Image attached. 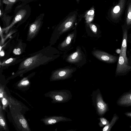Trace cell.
Segmentation results:
<instances>
[{
    "mask_svg": "<svg viewBox=\"0 0 131 131\" xmlns=\"http://www.w3.org/2000/svg\"><path fill=\"white\" fill-rule=\"evenodd\" d=\"M1 100L3 104V109L4 110L8 104V100L5 95Z\"/></svg>",
    "mask_w": 131,
    "mask_h": 131,
    "instance_id": "obj_21",
    "label": "cell"
},
{
    "mask_svg": "<svg viewBox=\"0 0 131 131\" xmlns=\"http://www.w3.org/2000/svg\"><path fill=\"white\" fill-rule=\"evenodd\" d=\"M14 59L13 58H10L6 61L4 63V64H8L14 61Z\"/></svg>",
    "mask_w": 131,
    "mask_h": 131,
    "instance_id": "obj_25",
    "label": "cell"
},
{
    "mask_svg": "<svg viewBox=\"0 0 131 131\" xmlns=\"http://www.w3.org/2000/svg\"><path fill=\"white\" fill-rule=\"evenodd\" d=\"M119 119V117L116 114H114L111 122L103 129V131H110L113 126Z\"/></svg>",
    "mask_w": 131,
    "mask_h": 131,
    "instance_id": "obj_16",
    "label": "cell"
},
{
    "mask_svg": "<svg viewBox=\"0 0 131 131\" xmlns=\"http://www.w3.org/2000/svg\"><path fill=\"white\" fill-rule=\"evenodd\" d=\"M46 125H50L60 122L72 121L70 118L63 116H52L46 117L41 120Z\"/></svg>",
    "mask_w": 131,
    "mask_h": 131,
    "instance_id": "obj_10",
    "label": "cell"
},
{
    "mask_svg": "<svg viewBox=\"0 0 131 131\" xmlns=\"http://www.w3.org/2000/svg\"><path fill=\"white\" fill-rule=\"evenodd\" d=\"M31 8L28 4L24 3L17 6L14 11V16L11 23L9 26L5 28L8 30L16 23L21 24L26 21L31 13Z\"/></svg>",
    "mask_w": 131,
    "mask_h": 131,
    "instance_id": "obj_2",
    "label": "cell"
},
{
    "mask_svg": "<svg viewBox=\"0 0 131 131\" xmlns=\"http://www.w3.org/2000/svg\"><path fill=\"white\" fill-rule=\"evenodd\" d=\"M116 103L121 107L131 106V91L124 93L118 98Z\"/></svg>",
    "mask_w": 131,
    "mask_h": 131,
    "instance_id": "obj_9",
    "label": "cell"
},
{
    "mask_svg": "<svg viewBox=\"0 0 131 131\" xmlns=\"http://www.w3.org/2000/svg\"><path fill=\"white\" fill-rule=\"evenodd\" d=\"M75 19V15L68 17L59 27L58 29L60 31V34L64 32L70 28L72 26Z\"/></svg>",
    "mask_w": 131,
    "mask_h": 131,
    "instance_id": "obj_11",
    "label": "cell"
},
{
    "mask_svg": "<svg viewBox=\"0 0 131 131\" xmlns=\"http://www.w3.org/2000/svg\"><path fill=\"white\" fill-rule=\"evenodd\" d=\"M127 31L125 30L123 33V40L121 48V53L124 57L126 62L128 64V60L126 55L127 48Z\"/></svg>",
    "mask_w": 131,
    "mask_h": 131,
    "instance_id": "obj_13",
    "label": "cell"
},
{
    "mask_svg": "<svg viewBox=\"0 0 131 131\" xmlns=\"http://www.w3.org/2000/svg\"><path fill=\"white\" fill-rule=\"evenodd\" d=\"M29 82L28 80L24 79L22 80L19 84V86H26L29 84Z\"/></svg>",
    "mask_w": 131,
    "mask_h": 131,
    "instance_id": "obj_22",
    "label": "cell"
},
{
    "mask_svg": "<svg viewBox=\"0 0 131 131\" xmlns=\"http://www.w3.org/2000/svg\"><path fill=\"white\" fill-rule=\"evenodd\" d=\"M47 96L52 99L53 103H64L71 99L72 95L71 92L68 90H57L51 91L47 93Z\"/></svg>",
    "mask_w": 131,
    "mask_h": 131,
    "instance_id": "obj_4",
    "label": "cell"
},
{
    "mask_svg": "<svg viewBox=\"0 0 131 131\" xmlns=\"http://www.w3.org/2000/svg\"><path fill=\"white\" fill-rule=\"evenodd\" d=\"M125 0H119L117 4L113 8L111 12L112 18L116 19L121 14L124 8Z\"/></svg>",
    "mask_w": 131,
    "mask_h": 131,
    "instance_id": "obj_12",
    "label": "cell"
},
{
    "mask_svg": "<svg viewBox=\"0 0 131 131\" xmlns=\"http://www.w3.org/2000/svg\"><path fill=\"white\" fill-rule=\"evenodd\" d=\"M125 114L127 117L131 118V112H127L125 113Z\"/></svg>",
    "mask_w": 131,
    "mask_h": 131,
    "instance_id": "obj_26",
    "label": "cell"
},
{
    "mask_svg": "<svg viewBox=\"0 0 131 131\" xmlns=\"http://www.w3.org/2000/svg\"><path fill=\"white\" fill-rule=\"evenodd\" d=\"M74 36V33L70 34L68 35L65 40L61 44V47L62 48H63L66 47L69 45Z\"/></svg>",
    "mask_w": 131,
    "mask_h": 131,
    "instance_id": "obj_17",
    "label": "cell"
},
{
    "mask_svg": "<svg viewBox=\"0 0 131 131\" xmlns=\"http://www.w3.org/2000/svg\"><path fill=\"white\" fill-rule=\"evenodd\" d=\"M100 119V122L99 123V125L100 127H103L105 125L106 126L109 123V121L104 117H101Z\"/></svg>",
    "mask_w": 131,
    "mask_h": 131,
    "instance_id": "obj_20",
    "label": "cell"
},
{
    "mask_svg": "<svg viewBox=\"0 0 131 131\" xmlns=\"http://www.w3.org/2000/svg\"><path fill=\"white\" fill-rule=\"evenodd\" d=\"M4 54V52L3 51H1L0 55L1 56H3Z\"/></svg>",
    "mask_w": 131,
    "mask_h": 131,
    "instance_id": "obj_27",
    "label": "cell"
},
{
    "mask_svg": "<svg viewBox=\"0 0 131 131\" xmlns=\"http://www.w3.org/2000/svg\"><path fill=\"white\" fill-rule=\"evenodd\" d=\"M94 15V11L93 10H90L86 13L85 16L88 23H90L93 19Z\"/></svg>",
    "mask_w": 131,
    "mask_h": 131,
    "instance_id": "obj_18",
    "label": "cell"
},
{
    "mask_svg": "<svg viewBox=\"0 0 131 131\" xmlns=\"http://www.w3.org/2000/svg\"><path fill=\"white\" fill-rule=\"evenodd\" d=\"M0 125L1 127L3 128L4 130H8L6 121L2 111V108L1 104L0 106Z\"/></svg>",
    "mask_w": 131,
    "mask_h": 131,
    "instance_id": "obj_15",
    "label": "cell"
},
{
    "mask_svg": "<svg viewBox=\"0 0 131 131\" xmlns=\"http://www.w3.org/2000/svg\"><path fill=\"white\" fill-rule=\"evenodd\" d=\"M49 51V48L47 47L24 60L20 64L17 73L25 72L51 61L53 57L50 56Z\"/></svg>",
    "mask_w": 131,
    "mask_h": 131,
    "instance_id": "obj_1",
    "label": "cell"
},
{
    "mask_svg": "<svg viewBox=\"0 0 131 131\" xmlns=\"http://www.w3.org/2000/svg\"><path fill=\"white\" fill-rule=\"evenodd\" d=\"M13 52V53L19 55L21 53L20 49L19 48H18L17 49H14Z\"/></svg>",
    "mask_w": 131,
    "mask_h": 131,
    "instance_id": "obj_24",
    "label": "cell"
},
{
    "mask_svg": "<svg viewBox=\"0 0 131 131\" xmlns=\"http://www.w3.org/2000/svg\"><path fill=\"white\" fill-rule=\"evenodd\" d=\"M44 14H40L30 25L28 33L27 39L31 40L39 32L43 23Z\"/></svg>",
    "mask_w": 131,
    "mask_h": 131,
    "instance_id": "obj_5",
    "label": "cell"
},
{
    "mask_svg": "<svg viewBox=\"0 0 131 131\" xmlns=\"http://www.w3.org/2000/svg\"><path fill=\"white\" fill-rule=\"evenodd\" d=\"M92 99L97 114L100 117L103 116L108 110V104L103 100L99 89L93 92Z\"/></svg>",
    "mask_w": 131,
    "mask_h": 131,
    "instance_id": "obj_3",
    "label": "cell"
},
{
    "mask_svg": "<svg viewBox=\"0 0 131 131\" xmlns=\"http://www.w3.org/2000/svg\"><path fill=\"white\" fill-rule=\"evenodd\" d=\"M82 54L81 51L79 49H77L75 52L68 57L67 61L71 63H75L80 60Z\"/></svg>",
    "mask_w": 131,
    "mask_h": 131,
    "instance_id": "obj_14",
    "label": "cell"
},
{
    "mask_svg": "<svg viewBox=\"0 0 131 131\" xmlns=\"http://www.w3.org/2000/svg\"><path fill=\"white\" fill-rule=\"evenodd\" d=\"M126 23L128 26L131 24V3L129 4L128 9Z\"/></svg>",
    "mask_w": 131,
    "mask_h": 131,
    "instance_id": "obj_19",
    "label": "cell"
},
{
    "mask_svg": "<svg viewBox=\"0 0 131 131\" xmlns=\"http://www.w3.org/2000/svg\"><path fill=\"white\" fill-rule=\"evenodd\" d=\"M74 69L64 68L57 70L54 71L51 76V81L63 80L69 78L72 76L74 72Z\"/></svg>",
    "mask_w": 131,
    "mask_h": 131,
    "instance_id": "obj_6",
    "label": "cell"
},
{
    "mask_svg": "<svg viewBox=\"0 0 131 131\" xmlns=\"http://www.w3.org/2000/svg\"><path fill=\"white\" fill-rule=\"evenodd\" d=\"M126 62L123 56L120 53L116 71L117 75H125L131 70V67Z\"/></svg>",
    "mask_w": 131,
    "mask_h": 131,
    "instance_id": "obj_7",
    "label": "cell"
},
{
    "mask_svg": "<svg viewBox=\"0 0 131 131\" xmlns=\"http://www.w3.org/2000/svg\"><path fill=\"white\" fill-rule=\"evenodd\" d=\"M93 55L99 59L108 63H114L117 60L118 57L106 52L96 50L93 52Z\"/></svg>",
    "mask_w": 131,
    "mask_h": 131,
    "instance_id": "obj_8",
    "label": "cell"
},
{
    "mask_svg": "<svg viewBox=\"0 0 131 131\" xmlns=\"http://www.w3.org/2000/svg\"><path fill=\"white\" fill-rule=\"evenodd\" d=\"M90 28L95 33H96L97 31L96 27L94 25L91 23L89 24Z\"/></svg>",
    "mask_w": 131,
    "mask_h": 131,
    "instance_id": "obj_23",
    "label": "cell"
}]
</instances>
